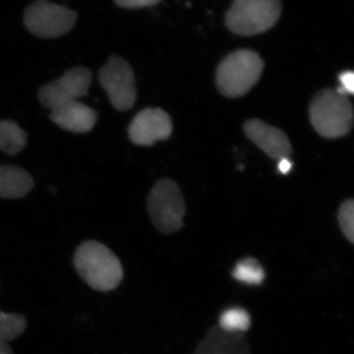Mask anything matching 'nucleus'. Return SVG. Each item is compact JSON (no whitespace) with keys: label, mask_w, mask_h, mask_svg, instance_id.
I'll list each match as a JSON object with an SVG mask.
<instances>
[{"label":"nucleus","mask_w":354,"mask_h":354,"mask_svg":"<svg viewBox=\"0 0 354 354\" xmlns=\"http://www.w3.org/2000/svg\"><path fill=\"white\" fill-rule=\"evenodd\" d=\"M27 320L17 313H6L0 310V341L6 342L17 339L25 332Z\"/></svg>","instance_id":"17"},{"label":"nucleus","mask_w":354,"mask_h":354,"mask_svg":"<svg viewBox=\"0 0 354 354\" xmlns=\"http://www.w3.org/2000/svg\"><path fill=\"white\" fill-rule=\"evenodd\" d=\"M91 82L92 72L86 67L79 66L70 69L57 80L39 88V102L50 109L75 102L79 97L88 94Z\"/></svg>","instance_id":"8"},{"label":"nucleus","mask_w":354,"mask_h":354,"mask_svg":"<svg viewBox=\"0 0 354 354\" xmlns=\"http://www.w3.org/2000/svg\"><path fill=\"white\" fill-rule=\"evenodd\" d=\"M281 14L279 0H234L225 16V25L239 36H255L274 27Z\"/></svg>","instance_id":"4"},{"label":"nucleus","mask_w":354,"mask_h":354,"mask_svg":"<svg viewBox=\"0 0 354 354\" xmlns=\"http://www.w3.org/2000/svg\"><path fill=\"white\" fill-rule=\"evenodd\" d=\"M77 14L66 7L51 3L48 0H37L27 7L24 24L35 36L39 38H57L67 34L73 28Z\"/></svg>","instance_id":"6"},{"label":"nucleus","mask_w":354,"mask_h":354,"mask_svg":"<svg viewBox=\"0 0 354 354\" xmlns=\"http://www.w3.org/2000/svg\"><path fill=\"white\" fill-rule=\"evenodd\" d=\"M278 167L279 171H281V174H286L292 169V162L288 160V158H281L279 162Z\"/></svg>","instance_id":"21"},{"label":"nucleus","mask_w":354,"mask_h":354,"mask_svg":"<svg viewBox=\"0 0 354 354\" xmlns=\"http://www.w3.org/2000/svg\"><path fill=\"white\" fill-rule=\"evenodd\" d=\"M263 69L264 62L255 51H234L218 65L216 74V86L225 97H242L258 82Z\"/></svg>","instance_id":"3"},{"label":"nucleus","mask_w":354,"mask_h":354,"mask_svg":"<svg viewBox=\"0 0 354 354\" xmlns=\"http://www.w3.org/2000/svg\"><path fill=\"white\" fill-rule=\"evenodd\" d=\"M236 281L246 285H261L265 279V271L259 261L252 257L244 258L235 264L232 272Z\"/></svg>","instance_id":"15"},{"label":"nucleus","mask_w":354,"mask_h":354,"mask_svg":"<svg viewBox=\"0 0 354 354\" xmlns=\"http://www.w3.org/2000/svg\"><path fill=\"white\" fill-rule=\"evenodd\" d=\"M0 354H14L12 349L8 346L7 342L0 341Z\"/></svg>","instance_id":"22"},{"label":"nucleus","mask_w":354,"mask_h":354,"mask_svg":"<svg viewBox=\"0 0 354 354\" xmlns=\"http://www.w3.org/2000/svg\"><path fill=\"white\" fill-rule=\"evenodd\" d=\"M34 186L27 171L15 165H0V198L19 199L26 196Z\"/></svg>","instance_id":"13"},{"label":"nucleus","mask_w":354,"mask_h":354,"mask_svg":"<svg viewBox=\"0 0 354 354\" xmlns=\"http://www.w3.org/2000/svg\"><path fill=\"white\" fill-rule=\"evenodd\" d=\"M51 121L62 129L73 133H87L94 128L97 113L90 106L78 101L51 109Z\"/></svg>","instance_id":"12"},{"label":"nucleus","mask_w":354,"mask_h":354,"mask_svg":"<svg viewBox=\"0 0 354 354\" xmlns=\"http://www.w3.org/2000/svg\"><path fill=\"white\" fill-rule=\"evenodd\" d=\"M194 354H251L245 334L230 333L215 325L207 330Z\"/></svg>","instance_id":"11"},{"label":"nucleus","mask_w":354,"mask_h":354,"mask_svg":"<svg viewBox=\"0 0 354 354\" xmlns=\"http://www.w3.org/2000/svg\"><path fill=\"white\" fill-rule=\"evenodd\" d=\"M147 207L153 225L162 234H174L183 227L185 203L178 185L171 179L162 178L155 184Z\"/></svg>","instance_id":"5"},{"label":"nucleus","mask_w":354,"mask_h":354,"mask_svg":"<svg viewBox=\"0 0 354 354\" xmlns=\"http://www.w3.org/2000/svg\"><path fill=\"white\" fill-rule=\"evenodd\" d=\"M342 234L351 243H354V203L346 200L342 205L337 215Z\"/></svg>","instance_id":"18"},{"label":"nucleus","mask_w":354,"mask_h":354,"mask_svg":"<svg viewBox=\"0 0 354 354\" xmlns=\"http://www.w3.org/2000/svg\"><path fill=\"white\" fill-rule=\"evenodd\" d=\"M218 325L227 332L245 334L251 327V317L245 309L232 307L221 313Z\"/></svg>","instance_id":"16"},{"label":"nucleus","mask_w":354,"mask_h":354,"mask_svg":"<svg viewBox=\"0 0 354 354\" xmlns=\"http://www.w3.org/2000/svg\"><path fill=\"white\" fill-rule=\"evenodd\" d=\"M99 81L113 108L124 111L136 102V87L133 70L127 60L120 57L109 58L99 72Z\"/></svg>","instance_id":"7"},{"label":"nucleus","mask_w":354,"mask_h":354,"mask_svg":"<svg viewBox=\"0 0 354 354\" xmlns=\"http://www.w3.org/2000/svg\"><path fill=\"white\" fill-rule=\"evenodd\" d=\"M27 135L17 123L11 120L0 121V151L16 155L25 148Z\"/></svg>","instance_id":"14"},{"label":"nucleus","mask_w":354,"mask_h":354,"mask_svg":"<svg viewBox=\"0 0 354 354\" xmlns=\"http://www.w3.org/2000/svg\"><path fill=\"white\" fill-rule=\"evenodd\" d=\"M244 132L255 145L274 160L288 158L292 152L290 140L278 128L266 124L263 121L250 120L244 124Z\"/></svg>","instance_id":"10"},{"label":"nucleus","mask_w":354,"mask_h":354,"mask_svg":"<svg viewBox=\"0 0 354 354\" xmlns=\"http://www.w3.org/2000/svg\"><path fill=\"white\" fill-rule=\"evenodd\" d=\"M339 83L341 87L337 88V92L339 94L346 95H353L354 92V74L353 71H344L339 74Z\"/></svg>","instance_id":"19"},{"label":"nucleus","mask_w":354,"mask_h":354,"mask_svg":"<svg viewBox=\"0 0 354 354\" xmlns=\"http://www.w3.org/2000/svg\"><path fill=\"white\" fill-rule=\"evenodd\" d=\"M310 121L324 138L335 139L348 134L353 127V104L346 95L323 90L310 104Z\"/></svg>","instance_id":"2"},{"label":"nucleus","mask_w":354,"mask_h":354,"mask_svg":"<svg viewBox=\"0 0 354 354\" xmlns=\"http://www.w3.org/2000/svg\"><path fill=\"white\" fill-rule=\"evenodd\" d=\"M114 1L118 6L123 8L137 9L156 6L160 0H114Z\"/></svg>","instance_id":"20"},{"label":"nucleus","mask_w":354,"mask_h":354,"mask_svg":"<svg viewBox=\"0 0 354 354\" xmlns=\"http://www.w3.org/2000/svg\"><path fill=\"white\" fill-rule=\"evenodd\" d=\"M171 132V118L160 109H143L128 127L130 140L139 146H152L156 142L169 138Z\"/></svg>","instance_id":"9"},{"label":"nucleus","mask_w":354,"mask_h":354,"mask_svg":"<svg viewBox=\"0 0 354 354\" xmlns=\"http://www.w3.org/2000/svg\"><path fill=\"white\" fill-rule=\"evenodd\" d=\"M73 264L80 278L97 291L115 290L124 276L118 256L99 241H84L77 247Z\"/></svg>","instance_id":"1"}]
</instances>
